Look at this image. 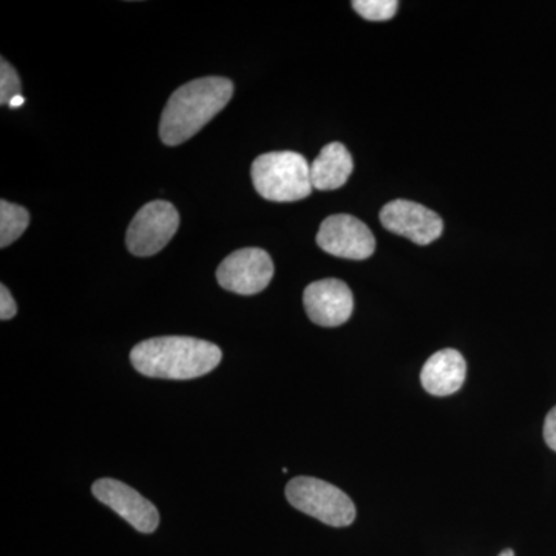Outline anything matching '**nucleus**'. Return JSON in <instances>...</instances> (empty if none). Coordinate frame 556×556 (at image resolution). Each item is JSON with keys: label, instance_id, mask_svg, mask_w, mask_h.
<instances>
[{"label": "nucleus", "instance_id": "obj_2", "mask_svg": "<svg viewBox=\"0 0 556 556\" xmlns=\"http://www.w3.org/2000/svg\"><path fill=\"white\" fill-rule=\"evenodd\" d=\"M233 84L228 78L207 76L179 87L167 101L160 121V138L166 146H179L229 104Z\"/></svg>", "mask_w": 556, "mask_h": 556}, {"label": "nucleus", "instance_id": "obj_15", "mask_svg": "<svg viewBox=\"0 0 556 556\" xmlns=\"http://www.w3.org/2000/svg\"><path fill=\"white\" fill-rule=\"evenodd\" d=\"M16 97H21L20 76L13 65L2 58L0 61V104H10Z\"/></svg>", "mask_w": 556, "mask_h": 556}, {"label": "nucleus", "instance_id": "obj_9", "mask_svg": "<svg viewBox=\"0 0 556 556\" xmlns=\"http://www.w3.org/2000/svg\"><path fill=\"white\" fill-rule=\"evenodd\" d=\"M303 305L318 327L336 328L350 320L354 298L345 281L325 278L314 281L303 292Z\"/></svg>", "mask_w": 556, "mask_h": 556}, {"label": "nucleus", "instance_id": "obj_18", "mask_svg": "<svg viewBox=\"0 0 556 556\" xmlns=\"http://www.w3.org/2000/svg\"><path fill=\"white\" fill-rule=\"evenodd\" d=\"M24 102H25V98L22 97V94H21V97L14 98V100L11 101L9 105L11 109H17V108H21V105H24Z\"/></svg>", "mask_w": 556, "mask_h": 556}, {"label": "nucleus", "instance_id": "obj_12", "mask_svg": "<svg viewBox=\"0 0 556 556\" xmlns=\"http://www.w3.org/2000/svg\"><path fill=\"white\" fill-rule=\"evenodd\" d=\"M353 156L345 146L331 142L321 149L320 155L311 164V182L317 190L342 188L353 174Z\"/></svg>", "mask_w": 556, "mask_h": 556}, {"label": "nucleus", "instance_id": "obj_3", "mask_svg": "<svg viewBox=\"0 0 556 556\" xmlns=\"http://www.w3.org/2000/svg\"><path fill=\"white\" fill-rule=\"evenodd\" d=\"M252 182L263 199L276 203H292L313 192L311 166L295 152H270L252 163Z\"/></svg>", "mask_w": 556, "mask_h": 556}, {"label": "nucleus", "instance_id": "obj_5", "mask_svg": "<svg viewBox=\"0 0 556 556\" xmlns=\"http://www.w3.org/2000/svg\"><path fill=\"white\" fill-rule=\"evenodd\" d=\"M179 228V214L174 204L159 200L139 208L127 229L126 243L130 254L150 257L174 239Z\"/></svg>", "mask_w": 556, "mask_h": 556}, {"label": "nucleus", "instance_id": "obj_14", "mask_svg": "<svg viewBox=\"0 0 556 556\" xmlns=\"http://www.w3.org/2000/svg\"><path fill=\"white\" fill-rule=\"evenodd\" d=\"M396 0H356L353 9L367 21H388L396 14Z\"/></svg>", "mask_w": 556, "mask_h": 556}, {"label": "nucleus", "instance_id": "obj_19", "mask_svg": "<svg viewBox=\"0 0 556 556\" xmlns=\"http://www.w3.org/2000/svg\"><path fill=\"white\" fill-rule=\"evenodd\" d=\"M497 556H515L514 551H510V548H507V551L501 552Z\"/></svg>", "mask_w": 556, "mask_h": 556}, {"label": "nucleus", "instance_id": "obj_10", "mask_svg": "<svg viewBox=\"0 0 556 556\" xmlns=\"http://www.w3.org/2000/svg\"><path fill=\"white\" fill-rule=\"evenodd\" d=\"M91 492L102 504L116 511L121 518L126 519L138 532H155L160 525L156 507L124 482L102 478L94 482Z\"/></svg>", "mask_w": 556, "mask_h": 556}, {"label": "nucleus", "instance_id": "obj_6", "mask_svg": "<svg viewBox=\"0 0 556 556\" xmlns=\"http://www.w3.org/2000/svg\"><path fill=\"white\" fill-rule=\"evenodd\" d=\"M274 277V263L268 252L244 248L223 260L217 269L219 287L240 295H254L268 288Z\"/></svg>", "mask_w": 556, "mask_h": 556}, {"label": "nucleus", "instance_id": "obj_4", "mask_svg": "<svg viewBox=\"0 0 556 556\" xmlns=\"http://www.w3.org/2000/svg\"><path fill=\"white\" fill-rule=\"evenodd\" d=\"M289 504L331 527H346L356 519V506L338 486L321 479L299 477L287 485Z\"/></svg>", "mask_w": 556, "mask_h": 556}, {"label": "nucleus", "instance_id": "obj_13", "mask_svg": "<svg viewBox=\"0 0 556 556\" xmlns=\"http://www.w3.org/2000/svg\"><path fill=\"white\" fill-rule=\"evenodd\" d=\"M30 225V214L27 208L0 201V248L10 247L20 239Z\"/></svg>", "mask_w": 556, "mask_h": 556}, {"label": "nucleus", "instance_id": "obj_1", "mask_svg": "<svg viewBox=\"0 0 556 556\" xmlns=\"http://www.w3.org/2000/svg\"><path fill=\"white\" fill-rule=\"evenodd\" d=\"M222 357L214 343L182 336L144 340L130 353L131 364L142 376L170 380L201 378L214 371Z\"/></svg>", "mask_w": 556, "mask_h": 556}, {"label": "nucleus", "instance_id": "obj_17", "mask_svg": "<svg viewBox=\"0 0 556 556\" xmlns=\"http://www.w3.org/2000/svg\"><path fill=\"white\" fill-rule=\"evenodd\" d=\"M544 441L548 448L556 452V407L548 412L546 420H544Z\"/></svg>", "mask_w": 556, "mask_h": 556}, {"label": "nucleus", "instance_id": "obj_7", "mask_svg": "<svg viewBox=\"0 0 556 556\" xmlns=\"http://www.w3.org/2000/svg\"><path fill=\"white\" fill-rule=\"evenodd\" d=\"M317 244L334 257L365 260L375 254L376 239L371 230L353 215H331L321 223Z\"/></svg>", "mask_w": 556, "mask_h": 556}, {"label": "nucleus", "instance_id": "obj_16", "mask_svg": "<svg viewBox=\"0 0 556 556\" xmlns=\"http://www.w3.org/2000/svg\"><path fill=\"white\" fill-rule=\"evenodd\" d=\"M16 302H14L13 295L10 294L5 285H2V287H0V318H2V320H10V318L16 316Z\"/></svg>", "mask_w": 556, "mask_h": 556}, {"label": "nucleus", "instance_id": "obj_11", "mask_svg": "<svg viewBox=\"0 0 556 556\" xmlns=\"http://www.w3.org/2000/svg\"><path fill=\"white\" fill-rule=\"evenodd\" d=\"M467 364L456 350H442L428 358L420 372L424 390L433 396H450L466 382Z\"/></svg>", "mask_w": 556, "mask_h": 556}, {"label": "nucleus", "instance_id": "obj_8", "mask_svg": "<svg viewBox=\"0 0 556 556\" xmlns=\"http://www.w3.org/2000/svg\"><path fill=\"white\" fill-rule=\"evenodd\" d=\"M383 228L426 247L442 236L444 223L437 212L407 200L391 201L380 211Z\"/></svg>", "mask_w": 556, "mask_h": 556}]
</instances>
